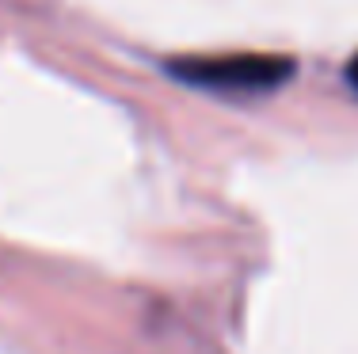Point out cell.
<instances>
[{"label":"cell","mask_w":358,"mask_h":354,"mask_svg":"<svg viewBox=\"0 0 358 354\" xmlns=\"http://www.w3.org/2000/svg\"><path fill=\"white\" fill-rule=\"evenodd\" d=\"M168 73L191 88L221 91V96H259L275 91L294 77V61L278 54H221V57H179L168 61Z\"/></svg>","instance_id":"1"},{"label":"cell","mask_w":358,"mask_h":354,"mask_svg":"<svg viewBox=\"0 0 358 354\" xmlns=\"http://www.w3.org/2000/svg\"><path fill=\"white\" fill-rule=\"evenodd\" d=\"M347 80H351L355 88H358V54L351 57V65H347Z\"/></svg>","instance_id":"2"}]
</instances>
